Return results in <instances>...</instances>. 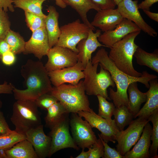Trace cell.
Segmentation results:
<instances>
[{"label":"cell","instance_id":"cell-1","mask_svg":"<svg viewBox=\"0 0 158 158\" xmlns=\"http://www.w3.org/2000/svg\"><path fill=\"white\" fill-rule=\"evenodd\" d=\"M92 64L99 63V65L110 73L116 87V91L109 89V97L112 100L116 107L122 105L128 106V98L127 89L130 84L134 82H139L143 84L147 88L150 87L149 81L157 78V75L149 73L147 71L142 72L140 77L130 76L125 73L115 65L108 56L105 49H99L92 59Z\"/></svg>","mask_w":158,"mask_h":158},{"label":"cell","instance_id":"cell-2","mask_svg":"<svg viewBox=\"0 0 158 158\" xmlns=\"http://www.w3.org/2000/svg\"><path fill=\"white\" fill-rule=\"evenodd\" d=\"M20 73L26 88L20 90L14 87L13 92L16 100L35 101L51 91L53 87L48 72L42 62L29 59L22 66Z\"/></svg>","mask_w":158,"mask_h":158},{"label":"cell","instance_id":"cell-3","mask_svg":"<svg viewBox=\"0 0 158 158\" xmlns=\"http://www.w3.org/2000/svg\"><path fill=\"white\" fill-rule=\"evenodd\" d=\"M140 31L130 33L116 42L110 48L109 57L116 66L125 73L135 77L142 75L136 71L133 64V59L135 52L139 47L135 42V40Z\"/></svg>","mask_w":158,"mask_h":158},{"label":"cell","instance_id":"cell-4","mask_svg":"<svg viewBox=\"0 0 158 158\" xmlns=\"http://www.w3.org/2000/svg\"><path fill=\"white\" fill-rule=\"evenodd\" d=\"M83 81L80 80L76 85L64 83L54 86L49 93L57 99L69 113H77L80 111H90V102Z\"/></svg>","mask_w":158,"mask_h":158},{"label":"cell","instance_id":"cell-5","mask_svg":"<svg viewBox=\"0 0 158 158\" xmlns=\"http://www.w3.org/2000/svg\"><path fill=\"white\" fill-rule=\"evenodd\" d=\"M38 108L35 101L17 100L14 103L10 120L16 132L25 135L28 130L42 124Z\"/></svg>","mask_w":158,"mask_h":158},{"label":"cell","instance_id":"cell-6","mask_svg":"<svg viewBox=\"0 0 158 158\" xmlns=\"http://www.w3.org/2000/svg\"><path fill=\"white\" fill-rule=\"evenodd\" d=\"M99 63L92 64L91 60L88 62L83 72L84 80L83 87L87 95H101L109 100L107 89L109 87H114L115 84L109 72L100 65V70L97 73Z\"/></svg>","mask_w":158,"mask_h":158},{"label":"cell","instance_id":"cell-7","mask_svg":"<svg viewBox=\"0 0 158 158\" xmlns=\"http://www.w3.org/2000/svg\"><path fill=\"white\" fill-rule=\"evenodd\" d=\"M60 28V34L55 46L66 47L78 53L77 46L81 40L87 37L90 28L77 19Z\"/></svg>","mask_w":158,"mask_h":158},{"label":"cell","instance_id":"cell-8","mask_svg":"<svg viewBox=\"0 0 158 158\" xmlns=\"http://www.w3.org/2000/svg\"><path fill=\"white\" fill-rule=\"evenodd\" d=\"M69 114H65L51 129L49 136L51 138V144L48 157L64 148H71L77 150L80 149L69 132Z\"/></svg>","mask_w":158,"mask_h":158},{"label":"cell","instance_id":"cell-9","mask_svg":"<svg viewBox=\"0 0 158 158\" xmlns=\"http://www.w3.org/2000/svg\"><path fill=\"white\" fill-rule=\"evenodd\" d=\"M148 119L138 118L133 120L125 130L119 131L116 135V150L123 156L137 142Z\"/></svg>","mask_w":158,"mask_h":158},{"label":"cell","instance_id":"cell-10","mask_svg":"<svg viewBox=\"0 0 158 158\" xmlns=\"http://www.w3.org/2000/svg\"><path fill=\"white\" fill-rule=\"evenodd\" d=\"M69 123L73 138L79 148H89L96 142L97 139L90 125L77 113H71Z\"/></svg>","mask_w":158,"mask_h":158},{"label":"cell","instance_id":"cell-11","mask_svg":"<svg viewBox=\"0 0 158 158\" xmlns=\"http://www.w3.org/2000/svg\"><path fill=\"white\" fill-rule=\"evenodd\" d=\"M83 117L91 126L101 133L98 135L106 142H116V135L120 131L116 126L114 120L110 121L102 117L97 114L92 109L90 111H80L77 113Z\"/></svg>","mask_w":158,"mask_h":158},{"label":"cell","instance_id":"cell-12","mask_svg":"<svg viewBox=\"0 0 158 158\" xmlns=\"http://www.w3.org/2000/svg\"><path fill=\"white\" fill-rule=\"evenodd\" d=\"M46 55L48 59L44 66L48 72L73 66L78 61V53L63 47L54 46Z\"/></svg>","mask_w":158,"mask_h":158},{"label":"cell","instance_id":"cell-13","mask_svg":"<svg viewBox=\"0 0 158 158\" xmlns=\"http://www.w3.org/2000/svg\"><path fill=\"white\" fill-rule=\"evenodd\" d=\"M137 0H121L117 5L116 10L122 16L132 21L150 36L155 37L157 32L144 20L139 11Z\"/></svg>","mask_w":158,"mask_h":158},{"label":"cell","instance_id":"cell-14","mask_svg":"<svg viewBox=\"0 0 158 158\" xmlns=\"http://www.w3.org/2000/svg\"><path fill=\"white\" fill-rule=\"evenodd\" d=\"M85 68L81 63L78 62L73 66L49 72L48 75L54 87L66 83L76 85L84 78Z\"/></svg>","mask_w":158,"mask_h":158},{"label":"cell","instance_id":"cell-15","mask_svg":"<svg viewBox=\"0 0 158 158\" xmlns=\"http://www.w3.org/2000/svg\"><path fill=\"white\" fill-rule=\"evenodd\" d=\"M141 31L133 22L124 18L114 29L104 32L98 39L105 47L110 48L128 34Z\"/></svg>","mask_w":158,"mask_h":158},{"label":"cell","instance_id":"cell-16","mask_svg":"<svg viewBox=\"0 0 158 158\" xmlns=\"http://www.w3.org/2000/svg\"><path fill=\"white\" fill-rule=\"evenodd\" d=\"M50 48L47 33L44 27L32 32L30 39L26 42L24 54H32L40 60L46 55Z\"/></svg>","mask_w":158,"mask_h":158},{"label":"cell","instance_id":"cell-17","mask_svg":"<svg viewBox=\"0 0 158 158\" xmlns=\"http://www.w3.org/2000/svg\"><path fill=\"white\" fill-rule=\"evenodd\" d=\"M90 29L87 37L81 40L78 44V61L81 63L85 68L87 63L92 60V55L97 48L101 47H105L101 44L98 38L101 34L100 29L97 30L94 32Z\"/></svg>","mask_w":158,"mask_h":158},{"label":"cell","instance_id":"cell-18","mask_svg":"<svg viewBox=\"0 0 158 158\" xmlns=\"http://www.w3.org/2000/svg\"><path fill=\"white\" fill-rule=\"evenodd\" d=\"M26 139L32 145L38 158L48 157L51 144V138L46 135L42 124L27 131Z\"/></svg>","mask_w":158,"mask_h":158},{"label":"cell","instance_id":"cell-19","mask_svg":"<svg viewBox=\"0 0 158 158\" xmlns=\"http://www.w3.org/2000/svg\"><path fill=\"white\" fill-rule=\"evenodd\" d=\"M123 18L116 9L101 10L90 23L104 32L114 29Z\"/></svg>","mask_w":158,"mask_h":158},{"label":"cell","instance_id":"cell-20","mask_svg":"<svg viewBox=\"0 0 158 158\" xmlns=\"http://www.w3.org/2000/svg\"><path fill=\"white\" fill-rule=\"evenodd\" d=\"M152 127L147 122L145 125L140 138L133 149L123 156V158H149Z\"/></svg>","mask_w":158,"mask_h":158},{"label":"cell","instance_id":"cell-21","mask_svg":"<svg viewBox=\"0 0 158 158\" xmlns=\"http://www.w3.org/2000/svg\"><path fill=\"white\" fill-rule=\"evenodd\" d=\"M150 87L147 92L145 103L134 118H140L148 119L149 116L158 110V80L157 78L150 80Z\"/></svg>","mask_w":158,"mask_h":158},{"label":"cell","instance_id":"cell-22","mask_svg":"<svg viewBox=\"0 0 158 158\" xmlns=\"http://www.w3.org/2000/svg\"><path fill=\"white\" fill-rule=\"evenodd\" d=\"M47 10L48 13L45 18V28L49 46L51 48L57 44L60 34L58 22L59 14L53 6H49Z\"/></svg>","mask_w":158,"mask_h":158},{"label":"cell","instance_id":"cell-23","mask_svg":"<svg viewBox=\"0 0 158 158\" xmlns=\"http://www.w3.org/2000/svg\"><path fill=\"white\" fill-rule=\"evenodd\" d=\"M67 6H69L74 9L78 14L83 22L93 30L95 28L89 21L87 17V12L91 9L97 11L101 9L91 0H63Z\"/></svg>","mask_w":158,"mask_h":158},{"label":"cell","instance_id":"cell-24","mask_svg":"<svg viewBox=\"0 0 158 158\" xmlns=\"http://www.w3.org/2000/svg\"><path fill=\"white\" fill-rule=\"evenodd\" d=\"M127 107L134 116L139 111L141 104L145 102L147 98V93L140 91L138 87L137 82H134L129 85Z\"/></svg>","mask_w":158,"mask_h":158},{"label":"cell","instance_id":"cell-25","mask_svg":"<svg viewBox=\"0 0 158 158\" xmlns=\"http://www.w3.org/2000/svg\"><path fill=\"white\" fill-rule=\"evenodd\" d=\"M6 153L7 158H38L32 145L27 139L18 142Z\"/></svg>","mask_w":158,"mask_h":158},{"label":"cell","instance_id":"cell-26","mask_svg":"<svg viewBox=\"0 0 158 158\" xmlns=\"http://www.w3.org/2000/svg\"><path fill=\"white\" fill-rule=\"evenodd\" d=\"M134 56L137 63L140 65L146 66L158 73V51L156 49L151 53L146 52L139 47Z\"/></svg>","mask_w":158,"mask_h":158},{"label":"cell","instance_id":"cell-27","mask_svg":"<svg viewBox=\"0 0 158 158\" xmlns=\"http://www.w3.org/2000/svg\"><path fill=\"white\" fill-rule=\"evenodd\" d=\"M47 110V114L44 118L45 125L50 129L61 120L65 114L68 113L64 107L59 101L53 104Z\"/></svg>","mask_w":158,"mask_h":158},{"label":"cell","instance_id":"cell-28","mask_svg":"<svg viewBox=\"0 0 158 158\" xmlns=\"http://www.w3.org/2000/svg\"><path fill=\"white\" fill-rule=\"evenodd\" d=\"M46 0H12L14 7L45 18L42 11V4Z\"/></svg>","mask_w":158,"mask_h":158},{"label":"cell","instance_id":"cell-29","mask_svg":"<svg viewBox=\"0 0 158 158\" xmlns=\"http://www.w3.org/2000/svg\"><path fill=\"white\" fill-rule=\"evenodd\" d=\"M113 115L115 124L120 131L123 130L126 126L131 123L134 118L133 115L125 105L116 107Z\"/></svg>","mask_w":158,"mask_h":158},{"label":"cell","instance_id":"cell-30","mask_svg":"<svg viewBox=\"0 0 158 158\" xmlns=\"http://www.w3.org/2000/svg\"><path fill=\"white\" fill-rule=\"evenodd\" d=\"M4 38L9 46L10 50L15 54L24 52L26 42L18 33L10 29Z\"/></svg>","mask_w":158,"mask_h":158},{"label":"cell","instance_id":"cell-31","mask_svg":"<svg viewBox=\"0 0 158 158\" xmlns=\"http://www.w3.org/2000/svg\"><path fill=\"white\" fill-rule=\"evenodd\" d=\"M152 124L151 136L152 141L149 150L150 157L157 158V151L158 148V110L155 111L148 119Z\"/></svg>","mask_w":158,"mask_h":158},{"label":"cell","instance_id":"cell-32","mask_svg":"<svg viewBox=\"0 0 158 158\" xmlns=\"http://www.w3.org/2000/svg\"><path fill=\"white\" fill-rule=\"evenodd\" d=\"M26 139L25 135L11 130L7 133L0 135V149H8L18 142Z\"/></svg>","mask_w":158,"mask_h":158},{"label":"cell","instance_id":"cell-33","mask_svg":"<svg viewBox=\"0 0 158 158\" xmlns=\"http://www.w3.org/2000/svg\"><path fill=\"white\" fill-rule=\"evenodd\" d=\"M99 102L98 113L99 116L109 120H112V116L113 115L115 107L113 103L107 100L103 97L97 96Z\"/></svg>","mask_w":158,"mask_h":158},{"label":"cell","instance_id":"cell-34","mask_svg":"<svg viewBox=\"0 0 158 158\" xmlns=\"http://www.w3.org/2000/svg\"><path fill=\"white\" fill-rule=\"evenodd\" d=\"M24 12L27 25L32 32L38 29L45 27V18L28 12Z\"/></svg>","mask_w":158,"mask_h":158},{"label":"cell","instance_id":"cell-35","mask_svg":"<svg viewBox=\"0 0 158 158\" xmlns=\"http://www.w3.org/2000/svg\"><path fill=\"white\" fill-rule=\"evenodd\" d=\"M35 101L38 107L47 110L59 101L55 97L49 93L41 95Z\"/></svg>","mask_w":158,"mask_h":158},{"label":"cell","instance_id":"cell-36","mask_svg":"<svg viewBox=\"0 0 158 158\" xmlns=\"http://www.w3.org/2000/svg\"><path fill=\"white\" fill-rule=\"evenodd\" d=\"M11 23L7 12L0 7V39L4 38L10 29Z\"/></svg>","mask_w":158,"mask_h":158},{"label":"cell","instance_id":"cell-37","mask_svg":"<svg viewBox=\"0 0 158 158\" xmlns=\"http://www.w3.org/2000/svg\"><path fill=\"white\" fill-rule=\"evenodd\" d=\"M88 149L90 151L88 158L102 157L104 153V146L99 138L97 139L95 143Z\"/></svg>","mask_w":158,"mask_h":158},{"label":"cell","instance_id":"cell-38","mask_svg":"<svg viewBox=\"0 0 158 158\" xmlns=\"http://www.w3.org/2000/svg\"><path fill=\"white\" fill-rule=\"evenodd\" d=\"M104 146L103 158H123V156L115 148H112L98 135Z\"/></svg>","mask_w":158,"mask_h":158},{"label":"cell","instance_id":"cell-39","mask_svg":"<svg viewBox=\"0 0 158 158\" xmlns=\"http://www.w3.org/2000/svg\"><path fill=\"white\" fill-rule=\"evenodd\" d=\"M101 10L114 9L116 5L114 0H91Z\"/></svg>","mask_w":158,"mask_h":158},{"label":"cell","instance_id":"cell-40","mask_svg":"<svg viewBox=\"0 0 158 158\" xmlns=\"http://www.w3.org/2000/svg\"><path fill=\"white\" fill-rule=\"evenodd\" d=\"M2 105V102L0 100V135L5 134L11 130L6 121L3 113L1 111Z\"/></svg>","mask_w":158,"mask_h":158},{"label":"cell","instance_id":"cell-41","mask_svg":"<svg viewBox=\"0 0 158 158\" xmlns=\"http://www.w3.org/2000/svg\"><path fill=\"white\" fill-rule=\"evenodd\" d=\"M15 54L10 50L4 53L2 55L1 61L6 66H11L13 65L16 60Z\"/></svg>","mask_w":158,"mask_h":158},{"label":"cell","instance_id":"cell-42","mask_svg":"<svg viewBox=\"0 0 158 158\" xmlns=\"http://www.w3.org/2000/svg\"><path fill=\"white\" fill-rule=\"evenodd\" d=\"M14 87L11 83L8 84L5 81L3 84L0 85V94H11L13 93Z\"/></svg>","mask_w":158,"mask_h":158},{"label":"cell","instance_id":"cell-43","mask_svg":"<svg viewBox=\"0 0 158 158\" xmlns=\"http://www.w3.org/2000/svg\"><path fill=\"white\" fill-rule=\"evenodd\" d=\"M12 0H0V7L6 12L8 11L13 12L14 9L12 3Z\"/></svg>","mask_w":158,"mask_h":158},{"label":"cell","instance_id":"cell-44","mask_svg":"<svg viewBox=\"0 0 158 158\" xmlns=\"http://www.w3.org/2000/svg\"><path fill=\"white\" fill-rule=\"evenodd\" d=\"M158 1V0H144L138 4V8L143 10H150L152 6Z\"/></svg>","mask_w":158,"mask_h":158},{"label":"cell","instance_id":"cell-45","mask_svg":"<svg viewBox=\"0 0 158 158\" xmlns=\"http://www.w3.org/2000/svg\"><path fill=\"white\" fill-rule=\"evenodd\" d=\"M9 50V46L4 38L0 39V61L3 54Z\"/></svg>","mask_w":158,"mask_h":158},{"label":"cell","instance_id":"cell-46","mask_svg":"<svg viewBox=\"0 0 158 158\" xmlns=\"http://www.w3.org/2000/svg\"><path fill=\"white\" fill-rule=\"evenodd\" d=\"M146 14L150 18L155 21L158 22V13H153L150 10H143Z\"/></svg>","mask_w":158,"mask_h":158},{"label":"cell","instance_id":"cell-47","mask_svg":"<svg viewBox=\"0 0 158 158\" xmlns=\"http://www.w3.org/2000/svg\"><path fill=\"white\" fill-rule=\"evenodd\" d=\"M84 148L82 149V151L81 153L75 157V158H88L90 151L88 150L87 151L85 152L84 151Z\"/></svg>","mask_w":158,"mask_h":158},{"label":"cell","instance_id":"cell-48","mask_svg":"<svg viewBox=\"0 0 158 158\" xmlns=\"http://www.w3.org/2000/svg\"><path fill=\"white\" fill-rule=\"evenodd\" d=\"M54 0L55 1V4L56 5L61 8H65L66 7L67 5L64 2L63 0Z\"/></svg>","mask_w":158,"mask_h":158},{"label":"cell","instance_id":"cell-49","mask_svg":"<svg viewBox=\"0 0 158 158\" xmlns=\"http://www.w3.org/2000/svg\"><path fill=\"white\" fill-rule=\"evenodd\" d=\"M7 150L5 149H0V156L1 158H7V157L6 153V150Z\"/></svg>","mask_w":158,"mask_h":158},{"label":"cell","instance_id":"cell-50","mask_svg":"<svg viewBox=\"0 0 158 158\" xmlns=\"http://www.w3.org/2000/svg\"><path fill=\"white\" fill-rule=\"evenodd\" d=\"M116 5L121 1V0H114Z\"/></svg>","mask_w":158,"mask_h":158},{"label":"cell","instance_id":"cell-51","mask_svg":"<svg viewBox=\"0 0 158 158\" xmlns=\"http://www.w3.org/2000/svg\"><path fill=\"white\" fill-rule=\"evenodd\" d=\"M0 158H1V157H0Z\"/></svg>","mask_w":158,"mask_h":158},{"label":"cell","instance_id":"cell-52","mask_svg":"<svg viewBox=\"0 0 158 158\" xmlns=\"http://www.w3.org/2000/svg\"></svg>","mask_w":158,"mask_h":158}]
</instances>
